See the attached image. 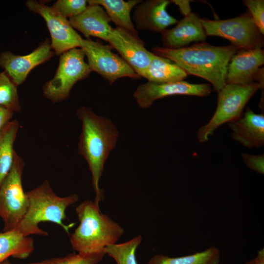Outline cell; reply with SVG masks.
Wrapping results in <instances>:
<instances>
[{"mask_svg": "<svg viewBox=\"0 0 264 264\" xmlns=\"http://www.w3.org/2000/svg\"><path fill=\"white\" fill-rule=\"evenodd\" d=\"M76 115L82 122L78 152L88 164L95 194L94 202L99 205L104 199V191L99 187V180L110 154L115 147L119 132L110 119L97 115L89 108L80 107Z\"/></svg>", "mask_w": 264, "mask_h": 264, "instance_id": "cell-1", "label": "cell"}, {"mask_svg": "<svg viewBox=\"0 0 264 264\" xmlns=\"http://www.w3.org/2000/svg\"><path fill=\"white\" fill-rule=\"evenodd\" d=\"M239 50L232 44L216 46L203 42L178 49L155 46L153 53L170 60L188 75L206 80L218 92L226 84L229 63Z\"/></svg>", "mask_w": 264, "mask_h": 264, "instance_id": "cell-2", "label": "cell"}, {"mask_svg": "<svg viewBox=\"0 0 264 264\" xmlns=\"http://www.w3.org/2000/svg\"><path fill=\"white\" fill-rule=\"evenodd\" d=\"M28 207L23 219L16 228L24 237L31 235L47 236L48 234L39 226L42 222L55 223L69 235V229L74 223L66 225V208L79 199L77 194L61 197L57 195L49 182L45 180L40 185L26 192Z\"/></svg>", "mask_w": 264, "mask_h": 264, "instance_id": "cell-3", "label": "cell"}, {"mask_svg": "<svg viewBox=\"0 0 264 264\" xmlns=\"http://www.w3.org/2000/svg\"><path fill=\"white\" fill-rule=\"evenodd\" d=\"M79 225L70 236L73 249L78 253H93L104 250L115 243L124 229L108 216L103 214L99 205L86 200L75 208Z\"/></svg>", "mask_w": 264, "mask_h": 264, "instance_id": "cell-4", "label": "cell"}, {"mask_svg": "<svg viewBox=\"0 0 264 264\" xmlns=\"http://www.w3.org/2000/svg\"><path fill=\"white\" fill-rule=\"evenodd\" d=\"M263 88L264 84L257 82L244 85L226 83L218 92V105L214 115L197 132L198 141H207L221 125L239 119L248 101L258 89Z\"/></svg>", "mask_w": 264, "mask_h": 264, "instance_id": "cell-5", "label": "cell"}, {"mask_svg": "<svg viewBox=\"0 0 264 264\" xmlns=\"http://www.w3.org/2000/svg\"><path fill=\"white\" fill-rule=\"evenodd\" d=\"M24 167L23 159L16 152L12 169L0 187V218L3 232L16 228L28 209V199L22 182Z\"/></svg>", "mask_w": 264, "mask_h": 264, "instance_id": "cell-6", "label": "cell"}, {"mask_svg": "<svg viewBox=\"0 0 264 264\" xmlns=\"http://www.w3.org/2000/svg\"><path fill=\"white\" fill-rule=\"evenodd\" d=\"M85 56L83 50L77 47L60 55L55 75L43 87L45 98L52 103L65 100L78 81L89 76L91 70L85 61Z\"/></svg>", "mask_w": 264, "mask_h": 264, "instance_id": "cell-7", "label": "cell"}, {"mask_svg": "<svg viewBox=\"0 0 264 264\" xmlns=\"http://www.w3.org/2000/svg\"><path fill=\"white\" fill-rule=\"evenodd\" d=\"M207 36H216L229 40L239 49H261L263 35L247 10L240 16L226 20L200 18Z\"/></svg>", "mask_w": 264, "mask_h": 264, "instance_id": "cell-8", "label": "cell"}, {"mask_svg": "<svg viewBox=\"0 0 264 264\" xmlns=\"http://www.w3.org/2000/svg\"><path fill=\"white\" fill-rule=\"evenodd\" d=\"M80 47L88 60L90 70L106 79L110 85L122 77L136 79L140 77L121 57L111 51L110 45L82 38Z\"/></svg>", "mask_w": 264, "mask_h": 264, "instance_id": "cell-9", "label": "cell"}, {"mask_svg": "<svg viewBox=\"0 0 264 264\" xmlns=\"http://www.w3.org/2000/svg\"><path fill=\"white\" fill-rule=\"evenodd\" d=\"M28 10L40 15L45 20L50 32L51 46L55 53L61 55L71 49L80 47L82 38L68 20L52 7L36 0H27Z\"/></svg>", "mask_w": 264, "mask_h": 264, "instance_id": "cell-10", "label": "cell"}, {"mask_svg": "<svg viewBox=\"0 0 264 264\" xmlns=\"http://www.w3.org/2000/svg\"><path fill=\"white\" fill-rule=\"evenodd\" d=\"M212 91L208 84H192L182 81L168 83H154L148 82L140 85L133 96L140 108L146 109L156 100L175 95H186L204 97Z\"/></svg>", "mask_w": 264, "mask_h": 264, "instance_id": "cell-11", "label": "cell"}, {"mask_svg": "<svg viewBox=\"0 0 264 264\" xmlns=\"http://www.w3.org/2000/svg\"><path fill=\"white\" fill-rule=\"evenodd\" d=\"M107 42L134 71L142 77L154 54L145 48L144 43L137 34L116 27L112 28Z\"/></svg>", "mask_w": 264, "mask_h": 264, "instance_id": "cell-12", "label": "cell"}, {"mask_svg": "<svg viewBox=\"0 0 264 264\" xmlns=\"http://www.w3.org/2000/svg\"><path fill=\"white\" fill-rule=\"evenodd\" d=\"M54 54L51 42L46 39L27 55H15L9 51L1 52L0 66L18 86L24 82L32 69L49 60Z\"/></svg>", "mask_w": 264, "mask_h": 264, "instance_id": "cell-13", "label": "cell"}, {"mask_svg": "<svg viewBox=\"0 0 264 264\" xmlns=\"http://www.w3.org/2000/svg\"><path fill=\"white\" fill-rule=\"evenodd\" d=\"M168 0H141L134 8L132 19L138 29L162 32L177 20L167 11Z\"/></svg>", "mask_w": 264, "mask_h": 264, "instance_id": "cell-14", "label": "cell"}, {"mask_svg": "<svg viewBox=\"0 0 264 264\" xmlns=\"http://www.w3.org/2000/svg\"><path fill=\"white\" fill-rule=\"evenodd\" d=\"M226 75V83L247 85L256 80L264 63V50L239 49L231 58Z\"/></svg>", "mask_w": 264, "mask_h": 264, "instance_id": "cell-15", "label": "cell"}, {"mask_svg": "<svg viewBox=\"0 0 264 264\" xmlns=\"http://www.w3.org/2000/svg\"><path fill=\"white\" fill-rule=\"evenodd\" d=\"M174 27L161 32L163 47L178 49L186 47L193 42H204L207 35L195 13H190L177 22Z\"/></svg>", "mask_w": 264, "mask_h": 264, "instance_id": "cell-16", "label": "cell"}, {"mask_svg": "<svg viewBox=\"0 0 264 264\" xmlns=\"http://www.w3.org/2000/svg\"><path fill=\"white\" fill-rule=\"evenodd\" d=\"M231 137L248 148L264 144V114L256 113L249 107L238 119L228 123Z\"/></svg>", "mask_w": 264, "mask_h": 264, "instance_id": "cell-17", "label": "cell"}, {"mask_svg": "<svg viewBox=\"0 0 264 264\" xmlns=\"http://www.w3.org/2000/svg\"><path fill=\"white\" fill-rule=\"evenodd\" d=\"M74 29L81 32L87 39L97 37L106 42L112 27L111 22L104 9L99 5L88 4L80 14L69 18Z\"/></svg>", "mask_w": 264, "mask_h": 264, "instance_id": "cell-18", "label": "cell"}, {"mask_svg": "<svg viewBox=\"0 0 264 264\" xmlns=\"http://www.w3.org/2000/svg\"><path fill=\"white\" fill-rule=\"evenodd\" d=\"M34 241L16 229L0 233V264L10 256L24 259L34 251Z\"/></svg>", "mask_w": 264, "mask_h": 264, "instance_id": "cell-19", "label": "cell"}, {"mask_svg": "<svg viewBox=\"0 0 264 264\" xmlns=\"http://www.w3.org/2000/svg\"><path fill=\"white\" fill-rule=\"evenodd\" d=\"M188 74L170 60L154 54L142 77L148 82L168 83L184 81Z\"/></svg>", "mask_w": 264, "mask_h": 264, "instance_id": "cell-20", "label": "cell"}, {"mask_svg": "<svg viewBox=\"0 0 264 264\" xmlns=\"http://www.w3.org/2000/svg\"><path fill=\"white\" fill-rule=\"evenodd\" d=\"M88 4H95L102 6L106 12L110 21L117 27L137 34L132 22L131 13L141 0H89Z\"/></svg>", "mask_w": 264, "mask_h": 264, "instance_id": "cell-21", "label": "cell"}, {"mask_svg": "<svg viewBox=\"0 0 264 264\" xmlns=\"http://www.w3.org/2000/svg\"><path fill=\"white\" fill-rule=\"evenodd\" d=\"M19 128V121L12 120L0 133V187L14 163L16 152L14 145Z\"/></svg>", "mask_w": 264, "mask_h": 264, "instance_id": "cell-22", "label": "cell"}, {"mask_svg": "<svg viewBox=\"0 0 264 264\" xmlns=\"http://www.w3.org/2000/svg\"><path fill=\"white\" fill-rule=\"evenodd\" d=\"M220 260V250L212 246L203 251L179 257L156 255L151 258L148 264H219Z\"/></svg>", "mask_w": 264, "mask_h": 264, "instance_id": "cell-23", "label": "cell"}, {"mask_svg": "<svg viewBox=\"0 0 264 264\" xmlns=\"http://www.w3.org/2000/svg\"><path fill=\"white\" fill-rule=\"evenodd\" d=\"M141 241L139 235L128 242L109 245L104 251L115 260L117 264H138L135 252Z\"/></svg>", "mask_w": 264, "mask_h": 264, "instance_id": "cell-24", "label": "cell"}, {"mask_svg": "<svg viewBox=\"0 0 264 264\" xmlns=\"http://www.w3.org/2000/svg\"><path fill=\"white\" fill-rule=\"evenodd\" d=\"M17 87L5 71L0 72V106L14 112L21 110Z\"/></svg>", "mask_w": 264, "mask_h": 264, "instance_id": "cell-25", "label": "cell"}, {"mask_svg": "<svg viewBox=\"0 0 264 264\" xmlns=\"http://www.w3.org/2000/svg\"><path fill=\"white\" fill-rule=\"evenodd\" d=\"M106 254L104 250L93 253H70L64 257L26 264H98Z\"/></svg>", "mask_w": 264, "mask_h": 264, "instance_id": "cell-26", "label": "cell"}, {"mask_svg": "<svg viewBox=\"0 0 264 264\" xmlns=\"http://www.w3.org/2000/svg\"><path fill=\"white\" fill-rule=\"evenodd\" d=\"M86 0H58L52 7L64 17L71 18L82 13L87 7Z\"/></svg>", "mask_w": 264, "mask_h": 264, "instance_id": "cell-27", "label": "cell"}, {"mask_svg": "<svg viewBox=\"0 0 264 264\" xmlns=\"http://www.w3.org/2000/svg\"><path fill=\"white\" fill-rule=\"evenodd\" d=\"M255 23L262 35L264 34V0H243Z\"/></svg>", "mask_w": 264, "mask_h": 264, "instance_id": "cell-28", "label": "cell"}, {"mask_svg": "<svg viewBox=\"0 0 264 264\" xmlns=\"http://www.w3.org/2000/svg\"><path fill=\"white\" fill-rule=\"evenodd\" d=\"M241 156L244 163L248 168L260 174H264V154L254 155L246 153H242Z\"/></svg>", "mask_w": 264, "mask_h": 264, "instance_id": "cell-29", "label": "cell"}, {"mask_svg": "<svg viewBox=\"0 0 264 264\" xmlns=\"http://www.w3.org/2000/svg\"><path fill=\"white\" fill-rule=\"evenodd\" d=\"M14 112L0 106V133L6 125L12 120Z\"/></svg>", "mask_w": 264, "mask_h": 264, "instance_id": "cell-30", "label": "cell"}, {"mask_svg": "<svg viewBox=\"0 0 264 264\" xmlns=\"http://www.w3.org/2000/svg\"><path fill=\"white\" fill-rule=\"evenodd\" d=\"M189 0H171V2H173L176 4L179 8L180 12L186 16L191 13V8L189 5Z\"/></svg>", "mask_w": 264, "mask_h": 264, "instance_id": "cell-31", "label": "cell"}, {"mask_svg": "<svg viewBox=\"0 0 264 264\" xmlns=\"http://www.w3.org/2000/svg\"><path fill=\"white\" fill-rule=\"evenodd\" d=\"M244 264H264V248L258 251L257 256L254 258L245 262Z\"/></svg>", "mask_w": 264, "mask_h": 264, "instance_id": "cell-32", "label": "cell"}, {"mask_svg": "<svg viewBox=\"0 0 264 264\" xmlns=\"http://www.w3.org/2000/svg\"><path fill=\"white\" fill-rule=\"evenodd\" d=\"M0 264H11L10 262L7 259L3 261L2 263Z\"/></svg>", "mask_w": 264, "mask_h": 264, "instance_id": "cell-33", "label": "cell"}]
</instances>
